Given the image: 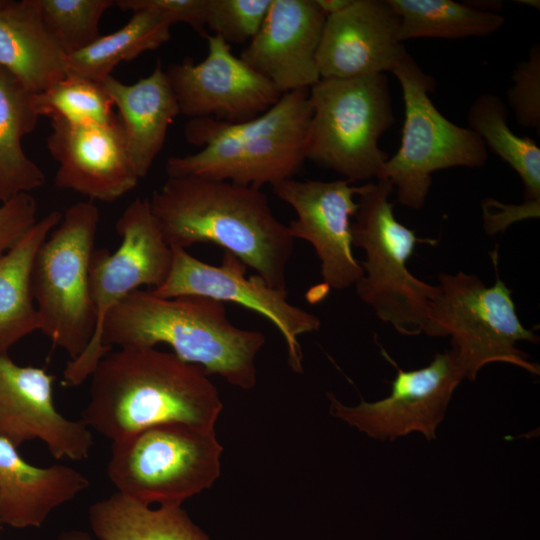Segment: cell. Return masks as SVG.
Masks as SVG:
<instances>
[{"mask_svg":"<svg viewBox=\"0 0 540 540\" xmlns=\"http://www.w3.org/2000/svg\"><path fill=\"white\" fill-rule=\"evenodd\" d=\"M223 409L205 370L152 348H118L90 375L81 420L115 442L169 423L214 428Z\"/></svg>","mask_w":540,"mask_h":540,"instance_id":"2","label":"cell"},{"mask_svg":"<svg viewBox=\"0 0 540 540\" xmlns=\"http://www.w3.org/2000/svg\"><path fill=\"white\" fill-rule=\"evenodd\" d=\"M120 245L111 252L94 249L90 262L91 296L96 311L93 337L64 372L66 386H77L90 377L98 362L112 348L101 341L108 313L126 296L141 286L159 287L166 280L172 263V249L165 241L152 214L148 198L137 197L129 203L116 222Z\"/></svg>","mask_w":540,"mask_h":540,"instance_id":"11","label":"cell"},{"mask_svg":"<svg viewBox=\"0 0 540 540\" xmlns=\"http://www.w3.org/2000/svg\"><path fill=\"white\" fill-rule=\"evenodd\" d=\"M101 341L112 349L166 344L207 375L250 390L257 382L255 360L266 339L260 331L234 326L223 302L200 296L163 298L138 289L108 313Z\"/></svg>","mask_w":540,"mask_h":540,"instance_id":"3","label":"cell"},{"mask_svg":"<svg viewBox=\"0 0 540 540\" xmlns=\"http://www.w3.org/2000/svg\"><path fill=\"white\" fill-rule=\"evenodd\" d=\"M272 0H208L206 27L229 45L251 41Z\"/></svg>","mask_w":540,"mask_h":540,"instance_id":"31","label":"cell"},{"mask_svg":"<svg viewBox=\"0 0 540 540\" xmlns=\"http://www.w3.org/2000/svg\"><path fill=\"white\" fill-rule=\"evenodd\" d=\"M398 32L399 18L388 0H352L326 17L316 57L320 78L391 72L405 49Z\"/></svg>","mask_w":540,"mask_h":540,"instance_id":"19","label":"cell"},{"mask_svg":"<svg viewBox=\"0 0 540 540\" xmlns=\"http://www.w3.org/2000/svg\"><path fill=\"white\" fill-rule=\"evenodd\" d=\"M54 210L39 219L25 237L0 259V354L39 330L31 275L40 245L61 221Z\"/></svg>","mask_w":540,"mask_h":540,"instance_id":"24","label":"cell"},{"mask_svg":"<svg viewBox=\"0 0 540 540\" xmlns=\"http://www.w3.org/2000/svg\"><path fill=\"white\" fill-rule=\"evenodd\" d=\"M326 15L315 0H272L261 28L240 58L281 93L309 89Z\"/></svg>","mask_w":540,"mask_h":540,"instance_id":"18","label":"cell"},{"mask_svg":"<svg viewBox=\"0 0 540 540\" xmlns=\"http://www.w3.org/2000/svg\"><path fill=\"white\" fill-rule=\"evenodd\" d=\"M47 149L58 163L55 186L112 202L140 179L119 116L107 124L50 120Z\"/></svg>","mask_w":540,"mask_h":540,"instance_id":"17","label":"cell"},{"mask_svg":"<svg viewBox=\"0 0 540 540\" xmlns=\"http://www.w3.org/2000/svg\"><path fill=\"white\" fill-rule=\"evenodd\" d=\"M514 82L507 91V102L520 126L540 128V45L534 44L526 60L512 73Z\"/></svg>","mask_w":540,"mask_h":540,"instance_id":"32","label":"cell"},{"mask_svg":"<svg viewBox=\"0 0 540 540\" xmlns=\"http://www.w3.org/2000/svg\"><path fill=\"white\" fill-rule=\"evenodd\" d=\"M391 73L402 89L405 118L401 144L377 179L391 182L401 205L421 209L434 172L481 167L488 160V149L473 130L453 123L436 108L429 96L435 89L434 78L406 49Z\"/></svg>","mask_w":540,"mask_h":540,"instance_id":"9","label":"cell"},{"mask_svg":"<svg viewBox=\"0 0 540 540\" xmlns=\"http://www.w3.org/2000/svg\"><path fill=\"white\" fill-rule=\"evenodd\" d=\"M65 56L45 29L37 0H0V66L31 94L66 76Z\"/></svg>","mask_w":540,"mask_h":540,"instance_id":"22","label":"cell"},{"mask_svg":"<svg viewBox=\"0 0 540 540\" xmlns=\"http://www.w3.org/2000/svg\"><path fill=\"white\" fill-rule=\"evenodd\" d=\"M206 57L170 64L166 76L180 114L227 123L252 120L281 98L277 88L231 51V45L207 35Z\"/></svg>","mask_w":540,"mask_h":540,"instance_id":"14","label":"cell"},{"mask_svg":"<svg viewBox=\"0 0 540 540\" xmlns=\"http://www.w3.org/2000/svg\"><path fill=\"white\" fill-rule=\"evenodd\" d=\"M32 104L39 117L71 123L107 124L118 116L100 83L71 74L33 94Z\"/></svg>","mask_w":540,"mask_h":540,"instance_id":"29","label":"cell"},{"mask_svg":"<svg viewBox=\"0 0 540 540\" xmlns=\"http://www.w3.org/2000/svg\"><path fill=\"white\" fill-rule=\"evenodd\" d=\"M37 203L21 193L0 205V259L14 248L37 223Z\"/></svg>","mask_w":540,"mask_h":540,"instance_id":"33","label":"cell"},{"mask_svg":"<svg viewBox=\"0 0 540 540\" xmlns=\"http://www.w3.org/2000/svg\"><path fill=\"white\" fill-rule=\"evenodd\" d=\"M222 452L214 428L161 424L112 442L107 475L145 504H182L215 483Z\"/></svg>","mask_w":540,"mask_h":540,"instance_id":"10","label":"cell"},{"mask_svg":"<svg viewBox=\"0 0 540 540\" xmlns=\"http://www.w3.org/2000/svg\"><path fill=\"white\" fill-rule=\"evenodd\" d=\"M54 381L44 368L22 366L0 354V439L17 448L40 440L57 460H84L94 446L91 429L58 411Z\"/></svg>","mask_w":540,"mask_h":540,"instance_id":"16","label":"cell"},{"mask_svg":"<svg viewBox=\"0 0 540 540\" xmlns=\"http://www.w3.org/2000/svg\"><path fill=\"white\" fill-rule=\"evenodd\" d=\"M100 220L91 202L71 205L40 245L31 285L39 331L70 360L89 345L96 326L89 270Z\"/></svg>","mask_w":540,"mask_h":540,"instance_id":"8","label":"cell"},{"mask_svg":"<svg viewBox=\"0 0 540 540\" xmlns=\"http://www.w3.org/2000/svg\"><path fill=\"white\" fill-rule=\"evenodd\" d=\"M32 95L0 66V201L30 193L46 181L44 172L24 152L22 140L37 126Z\"/></svg>","mask_w":540,"mask_h":540,"instance_id":"25","label":"cell"},{"mask_svg":"<svg viewBox=\"0 0 540 540\" xmlns=\"http://www.w3.org/2000/svg\"><path fill=\"white\" fill-rule=\"evenodd\" d=\"M274 194L297 214L288 230L295 239L309 242L320 260L327 288L343 290L363 277L353 255L352 218L358 209V186L348 180H283L272 186Z\"/></svg>","mask_w":540,"mask_h":540,"instance_id":"15","label":"cell"},{"mask_svg":"<svg viewBox=\"0 0 540 540\" xmlns=\"http://www.w3.org/2000/svg\"><path fill=\"white\" fill-rule=\"evenodd\" d=\"M518 2L539 9V3L540 2L538 0H532V1H530V0H520Z\"/></svg>","mask_w":540,"mask_h":540,"instance_id":"38","label":"cell"},{"mask_svg":"<svg viewBox=\"0 0 540 540\" xmlns=\"http://www.w3.org/2000/svg\"><path fill=\"white\" fill-rule=\"evenodd\" d=\"M312 116L309 89L284 93L270 109L242 123L190 119L184 136L200 150L167 159V177L200 176L258 188L293 178L302 168Z\"/></svg>","mask_w":540,"mask_h":540,"instance_id":"4","label":"cell"},{"mask_svg":"<svg viewBox=\"0 0 540 540\" xmlns=\"http://www.w3.org/2000/svg\"><path fill=\"white\" fill-rule=\"evenodd\" d=\"M497 257L493 252L495 281L491 286L462 271L441 273L439 293L423 331L431 337H451V349L469 380L494 362L513 364L536 375L540 372L539 365L517 347L519 341L536 344L539 337L521 323L512 291L499 276Z\"/></svg>","mask_w":540,"mask_h":540,"instance_id":"7","label":"cell"},{"mask_svg":"<svg viewBox=\"0 0 540 540\" xmlns=\"http://www.w3.org/2000/svg\"><path fill=\"white\" fill-rule=\"evenodd\" d=\"M394 365L397 373L387 397L348 406L327 393L329 413L376 440L393 441L413 432L435 439L452 395L465 378L455 352L437 353L427 366L415 370Z\"/></svg>","mask_w":540,"mask_h":540,"instance_id":"13","label":"cell"},{"mask_svg":"<svg viewBox=\"0 0 540 540\" xmlns=\"http://www.w3.org/2000/svg\"><path fill=\"white\" fill-rule=\"evenodd\" d=\"M172 25L155 11H133L129 21L117 31L100 36L87 47L66 55V74L101 83L111 76L119 63L131 61L166 43Z\"/></svg>","mask_w":540,"mask_h":540,"instance_id":"26","label":"cell"},{"mask_svg":"<svg viewBox=\"0 0 540 540\" xmlns=\"http://www.w3.org/2000/svg\"><path fill=\"white\" fill-rule=\"evenodd\" d=\"M399 18V40L485 37L498 31L505 18L453 0H388Z\"/></svg>","mask_w":540,"mask_h":540,"instance_id":"27","label":"cell"},{"mask_svg":"<svg viewBox=\"0 0 540 540\" xmlns=\"http://www.w3.org/2000/svg\"><path fill=\"white\" fill-rule=\"evenodd\" d=\"M485 231L495 234L504 231L510 224L540 215V201L525 200L522 204H504L493 198L482 202Z\"/></svg>","mask_w":540,"mask_h":540,"instance_id":"35","label":"cell"},{"mask_svg":"<svg viewBox=\"0 0 540 540\" xmlns=\"http://www.w3.org/2000/svg\"><path fill=\"white\" fill-rule=\"evenodd\" d=\"M89 484L71 466L30 464L17 447L0 439V524L19 529L40 527L55 509L75 499Z\"/></svg>","mask_w":540,"mask_h":540,"instance_id":"20","label":"cell"},{"mask_svg":"<svg viewBox=\"0 0 540 540\" xmlns=\"http://www.w3.org/2000/svg\"><path fill=\"white\" fill-rule=\"evenodd\" d=\"M358 186V209L351 224L353 246L365 252L363 277L356 283L357 296L383 322L402 335L423 333L436 300L438 285L428 284L408 269L419 243L433 245L400 223L389 196L394 187L386 179Z\"/></svg>","mask_w":540,"mask_h":540,"instance_id":"5","label":"cell"},{"mask_svg":"<svg viewBox=\"0 0 540 540\" xmlns=\"http://www.w3.org/2000/svg\"><path fill=\"white\" fill-rule=\"evenodd\" d=\"M326 17L336 14L348 7L352 0H315Z\"/></svg>","mask_w":540,"mask_h":540,"instance_id":"36","label":"cell"},{"mask_svg":"<svg viewBox=\"0 0 540 540\" xmlns=\"http://www.w3.org/2000/svg\"><path fill=\"white\" fill-rule=\"evenodd\" d=\"M100 84L119 111L137 174L145 177L180 114L165 70L158 61L153 71L136 83L125 84L109 76Z\"/></svg>","mask_w":540,"mask_h":540,"instance_id":"21","label":"cell"},{"mask_svg":"<svg viewBox=\"0 0 540 540\" xmlns=\"http://www.w3.org/2000/svg\"><path fill=\"white\" fill-rule=\"evenodd\" d=\"M55 540H97L93 539L87 532L81 530H68L60 533Z\"/></svg>","mask_w":540,"mask_h":540,"instance_id":"37","label":"cell"},{"mask_svg":"<svg viewBox=\"0 0 540 540\" xmlns=\"http://www.w3.org/2000/svg\"><path fill=\"white\" fill-rule=\"evenodd\" d=\"M508 117V107L499 96L482 93L469 108L468 128L519 175L525 200L540 201V148L533 139L516 135Z\"/></svg>","mask_w":540,"mask_h":540,"instance_id":"28","label":"cell"},{"mask_svg":"<svg viewBox=\"0 0 540 540\" xmlns=\"http://www.w3.org/2000/svg\"><path fill=\"white\" fill-rule=\"evenodd\" d=\"M88 520L97 540H210L182 504L151 508L118 491L94 502Z\"/></svg>","mask_w":540,"mask_h":540,"instance_id":"23","label":"cell"},{"mask_svg":"<svg viewBox=\"0 0 540 540\" xmlns=\"http://www.w3.org/2000/svg\"><path fill=\"white\" fill-rule=\"evenodd\" d=\"M172 263L166 280L152 292L163 298L200 296L232 302L268 319L283 336L288 363L296 373L303 372L299 336L317 331L320 319L288 301V291L269 286L257 274L246 277L247 266L224 251L220 265L195 258L186 249L171 247Z\"/></svg>","mask_w":540,"mask_h":540,"instance_id":"12","label":"cell"},{"mask_svg":"<svg viewBox=\"0 0 540 540\" xmlns=\"http://www.w3.org/2000/svg\"><path fill=\"white\" fill-rule=\"evenodd\" d=\"M122 11L149 9L168 19L172 24L185 23L207 37L208 0H115Z\"/></svg>","mask_w":540,"mask_h":540,"instance_id":"34","label":"cell"},{"mask_svg":"<svg viewBox=\"0 0 540 540\" xmlns=\"http://www.w3.org/2000/svg\"><path fill=\"white\" fill-rule=\"evenodd\" d=\"M43 25L65 53L77 52L98 39L103 14L115 0H37Z\"/></svg>","mask_w":540,"mask_h":540,"instance_id":"30","label":"cell"},{"mask_svg":"<svg viewBox=\"0 0 540 540\" xmlns=\"http://www.w3.org/2000/svg\"><path fill=\"white\" fill-rule=\"evenodd\" d=\"M149 203L170 247L213 243L269 286L286 290L294 238L260 189L193 175L167 177Z\"/></svg>","mask_w":540,"mask_h":540,"instance_id":"1","label":"cell"},{"mask_svg":"<svg viewBox=\"0 0 540 540\" xmlns=\"http://www.w3.org/2000/svg\"><path fill=\"white\" fill-rule=\"evenodd\" d=\"M309 100L306 160L350 183L377 179L389 158L379 140L395 123L386 75L321 78L309 88Z\"/></svg>","mask_w":540,"mask_h":540,"instance_id":"6","label":"cell"}]
</instances>
